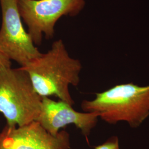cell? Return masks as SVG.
I'll list each match as a JSON object with an SVG mask.
<instances>
[{
	"instance_id": "277c9868",
	"label": "cell",
	"mask_w": 149,
	"mask_h": 149,
	"mask_svg": "<svg viewBox=\"0 0 149 149\" xmlns=\"http://www.w3.org/2000/svg\"><path fill=\"white\" fill-rule=\"evenodd\" d=\"M85 3V0H17L19 15L36 45H41L43 35L52 39L59 19L77 15Z\"/></svg>"
},
{
	"instance_id": "5b68a950",
	"label": "cell",
	"mask_w": 149,
	"mask_h": 149,
	"mask_svg": "<svg viewBox=\"0 0 149 149\" xmlns=\"http://www.w3.org/2000/svg\"><path fill=\"white\" fill-rule=\"evenodd\" d=\"M2 24L0 29V52L10 59L26 66L41 56L22 22L17 0H0Z\"/></svg>"
},
{
	"instance_id": "3957f363",
	"label": "cell",
	"mask_w": 149,
	"mask_h": 149,
	"mask_svg": "<svg viewBox=\"0 0 149 149\" xmlns=\"http://www.w3.org/2000/svg\"><path fill=\"white\" fill-rule=\"evenodd\" d=\"M42 98L21 67L0 69V113L7 126L22 127L37 121Z\"/></svg>"
},
{
	"instance_id": "52a82bcc",
	"label": "cell",
	"mask_w": 149,
	"mask_h": 149,
	"mask_svg": "<svg viewBox=\"0 0 149 149\" xmlns=\"http://www.w3.org/2000/svg\"><path fill=\"white\" fill-rule=\"evenodd\" d=\"M99 116L95 112H79L67 102L55 101L42 97L41 109L37 122L47 132L55 136L60 129L69 125L79 129L86 138L98 123Z\"/></svg>"
},
{
	"instance_id": "8992f818",
	"label": "cell",
	"mask_w": 149,
	"mask_h": 149,
	"mask_svg": "<svg viewBox=\"0 0 149 149\" xmlns=\"http://www.w3.org/2000/svg\"><path fill=\"white\" fill-rule=\"evenodd\" d=\"M70 134L62 130L55 136L37 121L22 127H5L0 132V149H70Z\"/></svg>"
},
{
	"instance_id": "ba28073f",
	"label": "cell",
	"mask_w": 149,
	"mask_h": 149,
	"mask_svg": "<svg viewBox=\"0 0 149 149\" xmlns=\"http://www.w3.org/2000/svg\"><path fill=\"white\" fill-rule=\"evenodd\" d=\"M94 149H120L119 139L116 136H112L104 143L95 147Z\"/></svg>"
},
{
	"instance_id": "6da1fadb",
	"label": "cell",
	"mask_w": 149,
	"mask_h": 149,
	"mask_svg": "<svg viewBox=\"0 0 149 149\" xmlns=\"http://www.w3.org/2000/svg\"><path fill=\"white\" fill-rule=\"evenodd\" d=\"M21 68L28 73L40 96H56L59 100L74 104L70 86L79 85L82 66L79 60L70 56L61 39L55 41L47 53Z\"/></svg>"
},
{
	"instance_id": "7a4b0ae2",
	"label": "cell",
	"mask_w": 149,
	"mask_h": 149,
	"mask_svg": "<svg viewBox=\"0 0 149 149\" xmlns=\"http://www.w3.org/2000/svg\"><path fill=\"white\" fill-rule=\"evenodd\" d=\"M81 108L85 112L97 113L109 124L125 122L131 128H138L149 116V85H117L97 93L93 100L83 101Z\"/></svg>"
},
{
	"instance_id": "9c48e42d",
	"label": "cell",
	"mask_w": 149,
	"mask_h": 149,
	"mask_svg": "<svg viewBox=\"0 0 149 149\" xmlns=\"http://www.w3.org/2000/svg\"><path fill=\"white\" fill-rule=\"evenodd\" d=\"M11 60L0 52V69L11 68Z\"/></svg>"
}]
</instances>
